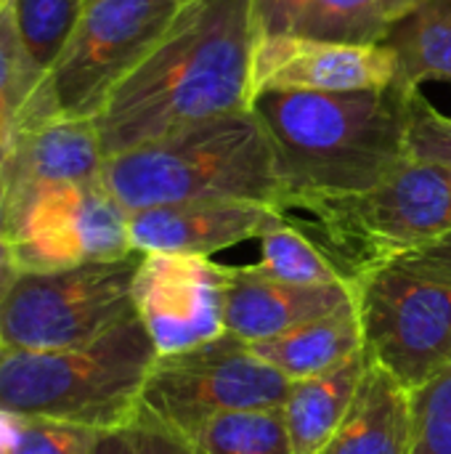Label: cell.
<instances>
[{
  "instance_id": "e0dca14e",
  "label": "cell",
  "mask_w": 451,
  "mask_h": 454,
  "mask_svg": "<svg viewBox=\"0 0 451 454\" xmlns=\"http://www.w3.org/2000/svg\"><path fill=\"white\" fill-rule=\"evenodd\" d=\"M266 364L279 370L290 383L324 375L364 351L356 306L348 303L332 314L311 319L279 338L250 346Z\"/></svg>"
},
{
  "instance_id": "9c48e42d",
  "label": "cell",
  "mask_w": 451,
  "mask_h": 454,
  "mask_svg": "<svg viewBox=\"0 0 451 454\" xmlns=\"http://www.w3.org/2000/svg\"><path fill=\"white\" fill-rule=\"evenodd\" d=\"M3 253L16 274L64 271L133 255L130 213L101 181L56 184L5 202Z\"/></svg>"
},
{
  "instance_id": "2e32d148",
  "label": "cell",
  "mask_w": 451,
  "mask_h": 454,
  "mask_svg": "<svg viewBox=\"0 0 451 454\" xmlns=\"http://www.w3.org/2000/svg\"><path fill=\"white\" fill-rule=\"evenodd\" d=\"M412 402L409 391L369 359L356 396L338 431L316 454H409Z\"/></svg>"
},
{
  "instance_id": "7a4b0ae2",
  "label": "cell",
  "mask_w": 451,
  "mask_h": 454,
  "mask_svg": "<svg viewBox=\"0 0 451 454\" xmlns=\"http://www.w3.org/2000/svg\"><path fill=\"white\" fill-rule=\"evenodd\" d=\"M409 96L401 85L364 90H271L253 98L276 146L287 213L359 194L409 162Z\"/></svg>"
},
{
  "instance_id": "e575fe53",
  "label": "cell",
  "mask_w": 451,
  "mask_h": 454,
  "mask_svg": "<svg viewBox=\"0 0 451 454\" xmlns=\"http://www.w3.org/2000/svg\"><path fill=\"white\" fill-rule=\"evenodd\" d=\"M0 454H5V412H0Z\"/></svg>"
},
{
  "instance_id": "ffe728a7",
  "label": "cell",
  "mask_w": 451,
  "mask_h": 454,
  "mask_svg": "<svg viewBox=\"0 0 451 454\" xmlns=\"http://www.w3.org/2000/svg\"><path fill=\"white\" fill-rule=\"evenodd\" d=\"M260 261L253 263L255 271L290 285H351L338 263L298 226L287 218L260 237Z\"/></svg>"
},
{
  "instance_id": "7c38bea8",
  "label": "cell",
  "mask_w": 451,
  "mask_h": 454,
  "mask_svg": "<svg viewBox=\"0 0 451 454\" xmlns=\"http://www.w3.org/2000/svg\"><path fill=\"white\" fill-rule=\"evenodd\" d=\"M399 59L388 43L356 45L298 32L255 37L250 104L271 90H364L396 82Z\"/></svg>"
},
{
  "instance_id": "4fadbf2b",
  "label": "cell",
  "mask_w": 451,
  "mask_h": 454,
  "mask_svg": "<svg viewBox=\"0 0 451 454\" xmlns=\"http://www.w3.org/2000/svg\"><path fill=\"white\" fill-rule=\"evenodd\" d=\"M287 210L250 200H189L130 213L136 253H175L213 258L279 226Z\"/></svg>"
},
{
  "instance_id": "f546056e",
  "label": "cell",
  "mask_w": 451,
  "mask_h": 454,
  "mask_svg": "<svg viewBox=\"0 0 451 454\" xmlns=\"http://www.w3.org/2000/svg\"><path fill=\"white\" fill-rule=\"evenodd\" d=\"M401 269L407 271H415L420 277H428V279H436V282H444V285H451V231L401 255L399 261Z\"/></svg>"
},
{
  "instance_id": "5b68a950",
  "label": "cell",
  "mask_w": 451,
  "mask_h": 454,
  "mask_svg": "<svg viewBox=\"0 0 451 454\" xmlns=\"http://www.w3.org/2000/svg\"><path fill=\"white\" fill-rule=\"evenodd\" d=\"M298 226L354 285L362 274L451 231V168L409 160L383 184L306 202Z\"/></svg>"
},
{
  "instance_id": "d6a6232c",
  "label": "cell",
  "mask_w": 451,
  "mask_h": 454,
  "mask_svg": "<svg viewBox=\"0 0 451 454\" xmlns=\"http://www.w3.org/2000/svg\"><path fill=\"white\" fill-rule=\"evenodd\" d=\"M13 277H16V271H13V266H11V261H8L5 255H0V303H3V298H5V290H8V285H11Z\"/></svg>"
},
{
  "instance_id": "30bf717a",
  "label": "cell",
  "mask_w": 451,
  "mask_h": 454,
  "mask_svg": "<svg viewBox=\"0 0 451 454\" xmlns=\"http://www.w3.org/2000/svg\"><path fill=\"white\" fill-rule=\"evenodd\" d=\"M367 356L409 394L451 362V285L388 263L354 282Z\"/></svg>"
},
{
  "instance_id": "277c9868",
  "label": "cell",
  "mask_w": 451,
  "mask_h": 454,
  "mask_svg": "<svg viewBox=\"0 0 451 454\" xmlns=\"http://www.w3.org/2000/svg\"><path fill=\"white\" fill-rule=\"evenodd\" d=\"M157 348L133 311L101 338L66 351H5L0 412L48 418L90 431H122L141 410Z\"/></svg>"
},
{
  "instance_id": "83f0119b",
  "label": "cell",
  "mask_w": 451,
  "mask_h": 454,
  "mask_svg": "<svg viewBox=\"0 0 451 454\" xmlns=\"http://www.w3.org/2000/svg\"><path fill=\"white\" fill-rule=\"evenodd\" d=\"M128 436L136 447V454H207L191 439L154 423L146 415H136V420L128 426Z\"/></svg>"
},
{
  "instance_id": "8992f818",
  "label": "cell",
  "mask_w": 451,
  "mask_h": 454,
  "mask_svg": "<svg viewBox=\"0 0 451 454\" xmlns=\"http://www.w3.org/2000/svg\"><path fill=\"white\" fill-rule=\"evenodd\" d=\"M144 253L64 271L16 274L0 303L5 351H66L101 338L130 317L133 279Z\"/></svg>"
},
{
  "instance_id": "603a6c76",
  "label": "cell",
  "mask_w": 451,
  "mask_h": 454,
  "mask_svg": "<svg viewBox=\"0 0 451 454\" xmlns=\"http://www.w3.org/2000/svg\"><path fill=\"white\" fill-rule=\"evenodd\" d=\"M191 442L207 454H295L282 407L223 415Z\"/></svg>"
},
{
  "instance_id": "836d02e7",
  "label": "cell",
  "mask_w": 451,
  "mask_h": 454,
  "mask_svg": "<svg viewBox=\"0 0 451 454\" xmlns=\"http://www.w3.org/2000/svg\"><path fill=\"white\" fill-rule=\"evenodd\" d=\"M3 213H5V184H3V176H0V255L3 253Z\"/></svg>"
},
{
  "instance_id": "3957f363",
  "label": "cell",
  "mask_w": 451,
  "mask_h": 454,
  "mask_svg": "<svg viewBox=\"0 0 451 454\" xmlns=\"http://www.w3.org/2000/svg\"><path fill=\"white\" fill-rule=\"evenodd\" d=\"M101 178L128 213L189 200H250L287 210L276 146L253 106L109 154Z\"/></svg>"
},
{
  "instance_id": "8d00e7d4",
  "label": "cell",
  "mask_w": 451,
  "mask_h": 454,
  "mask_svg": "<svg viewBox=\"0 0 451 454\" xmlns=\"http://www.w3.org/2000/svg\"><path fill=\"white\" fill-rule=\"evenodd\" d=\"M175 3H181V5H183V3H189V0H175Z\"/></svg>"
},
{
  "instance_id": "4dcf8cb0",
  "label": "cell",
  "mask_w": 451,
  "mask_h": 454,
  "mask_svg": "<svg viewBox=\"0 0 451 454\" xmlns=\"http://www.w3.org/2000/svg\"><path fill=\"white\" fill-rule=\"evenodd\" d=\"M88 454H136V447L128 436V428L122 431H101Z\"/></svg>"
},
{
  "instance_id": "4316f807",
  "label": "cell",
  "mask_w": 451,
  "mask_h": 454,
  "mask_svg": "<svg viewBox=\"0 0 451 454\" xmlns=\"http://www.w3.org/2000/svg\"><path fill=\"white\" fill-rule=\"evenodd\" d=\"M407 149L409 160L451 168V117L439 112L420 88L409 96Z\"/></svg>"
},
{
  "instance_id": "1f68e13d",
  "label": "cell",
  "mask_w": 451,
  "mask_h": 454,
  "mask_svg": "<svg viewBox=\"0 0 451 454\" xmlns=\"http://www.w3.org/2000/svg\"><path fill=\"white\" fill-rule=\"evenodd\" d=\"M425 3H431V0H383V5H385V16H388V21L396 27L401 19H407L409 13H415L417 8H423Z\"/></svg>"
},
{
  "instance_id": "484cf974",
  "label": "cell",
  "mask_w": 451,
  "mask_h": 454,
  "mask_svg": "<svg viewBox=\"0 0 451 454\" xmlns=\"http://www.w3.org/2000/svg\"><path fill=\"white\" fill-rule=\"evenodd\" d=\"M101 431L5 412V454H88Z\"/></svg>"
},
{
  "instance_id": "d4e9b609",
  "label": "cell",
  "mask_w": 451,
  "mask_h": 454,
  "mask_svg": "<svg viewBox=\"0 0 451 454\" xmlns=\"http://www.w3.org/2000/svg\"><path fill=\"white\" fill-rule=\"evenodd\" d=\"M412 452L451 454V362L425 386L409 394Z\"/></svg>"
},
{
  "instance_id": "ba28073f",
  "label": "cell",
  "mask_w": 451,
  "mask_h": 454,
  "mask_svg": "<svg viewBox=\"0 0 451 454\" xmlns=\"http://www.w3.org/2000/svg\"><path fill=\"white\" fill-rule=\"evenodd\" d=\"M287 391L290 380L279 370L266 364L245 340L223 333L205 346L157 356L138 412L194 439L223 415L282 407Z\"/></svg>"
},
{
  "instance_id": "8fae6325",
  "label": "cell",
  "mask_w": 451,
  "mask_h": 454,
  "mask_svg": "<svg viewBox=\"0 0 451 454\" xmlns=\"http://www.w3.org/2000/svg\"><path fill=\"white\" fill-rule=\"evenodd\" d=\"M226 266L202 255L146 253L133 279V309L157 356L205 346L226 333Z\"/></svg>"
},
{
  "instance_id": "d590c367",
  "label": "cell",
  "mask_w": 451,
  "mask_h": 454,
  "mask_svg": "<svg viewBox=\"0 0 451 454\" xmlns=\"http://www.w3.org/2000/svg\"><path fill=\"white\" fill-rule=\"evenodd\" d=\"M3 354H5V348H3V346H0V359H3Z\"/></svg>"
},
{
  "instance_id": "cb8c5ba5",
  "label": "cell",
  "mask_w": 451,
  "mask_h": 454,
  "mask_svg": "<svg viewBox=\"0 0 451 454\" xmlns=\"http://www.w3.org/2000/svg\"><path fill=\"white\" fill-rule=\"evenodd\" d=\"M391 29L383 0H311L295 32L316 40L375 45L385 43Z\"/></svg>"
},
{
  "instance_id": "5bb4252c",
  "label": "cell",
  "mask_w": 451,
  "mask_h": 454,
  "mask_svg": "<svg viewBox=\"0 0 451 454\" xmlns=\"http://www.w3.org/2000/svg\"><path fill=\"white\" fill-rule=\"evenodd\" d=\"M106 149L96 117L45 114L32 117L16 136L0 176L5 202L56 184L101 181Z\"/></svg>"
},
{
  "instance_id": "ac0fdd59",
  "label": "cell",
  "mask_w": 451,
  "mask_h": 454,
  "mask_svg": "<svg viewBox=\"0 0 451 454\" xmlns=\"http://www.w3.org/2000/svg\"><path fill=\"white\" fill-rule=\"evenodd\" d=\"M367 364V351H359L324 375L290 383L282 412L295 454H316L330 442L356 396Z\"/></svg>"
},
{
  "instance_id": "44dd1931",
  "label": "cell",
  "mask_w": 451,
  "mask_h": 454,
  "mask_svg": "<svg viewBox=\"0 0 451 454\" xmlns=\"http://www.w3.org/2000/svg\"><path fill=\"white\" fill-rule=\"evenodd\" d=\"M40 82L43 77L35 72L21 48L11 5H0V165L29 120L32 98Z\"/></svg>"
},
{
  "instance_id": "f1b7e54d",
  "label": "cell",
  "mask_w": 451,
  "mask_h": 454,
  "mask_svg": "<svg viewBox=\"0 0 451 454\" xmlns=\"http://www.w3.org/2000/svg\"><path fill=\"white\" fill-rule=\"evenodd\" d=\"M311 0H253L255 37L295 32Z\"/></svg>"
},
{
  "instance_id": "6da1fadb",
  "label": "cell",
  "mask_w": 451,
  "mask_h": 454,
  "mask_svg": "<svg viewBox=\"0 0 451 454\" xmlns=\"http://www.w3.org/2000/svg\"><path fill=\"white\" fill-rule=\"evenodd\" d=\"M253 53V0L183 3L96 117L106 157L250 109Z\"/></svg>"
},
{
  "instance_id": "7402d4cb",
  "label": "cell",
  "mask_w": 451,
  "mask_h": 454,
  "mask_svg": "<svg viewBox=\"0 0 451 454\" xmlns=\"http://www.w3.org/2000/svg\"><path fill=\"white\" fill-rule=\"evenodd\" d=\"M21 48L40 77L66 48L88 0H11Z\"/></svg>"
},
{
  "instance_id": "74e56055",
  "label": "cell",
  "mask_w": 451,
  "mask_h": 454,
  "mask_svg": "<svg viewBox=\"0 0 451 454\" xmlns=\"http://www.w3.org/2000/svg\"><path fill=\"white\" fill-rule=\"evenodd\" d=\"M5 3H11V0H0V5H5Z\"/></svg>"
},
{
  "instance_id": "52a82bcc",
  "label": "cell",
  "mask_w": 451,
  "mask_h": 454,
  "mask_svg": "<svg viewBox=\"0 0 451 454\" xmlns=\"http://www.w3.org/2000/svg\"><path fill=\"white\" fill-rule=\"evenodd\" d=\"M178 8L175 0H88L66 48L35 90L29 120L98 117L112 90L154 48Z\"/></svg>"
},
{
  "instance_id": "9a60e30c",
  "label": "cell",
  "mask_w": 451,
  "mask_h": 454,
  "mask_svg": "<svg viewBox=\"0 0 451 454\" xmlns=\"http://www.w3.org/2000/svg\"><path fill=\"white\" fill-rule=\"evenodd\" d=\"M348 303H354V285H290L255 266H226V333L247 346L279 338Z\"/></svg>"
},
{
  "instance_id": "d6986e66",
  "label": "cell",
  "mask_w": 451,
  "mask_h": 454,
  "mask_svg": "<svg viewBox=\"0 0 451 454\" xmlns=\"http://www.w3.org/2000/svg\"><path fill=\"white\" fill-rule=\"evenodd\" d=\"M399 59L396 85L417 90L428 80L451 82V0H431L401 19L388 40Z\"/></svg>"
}]
</instances>
